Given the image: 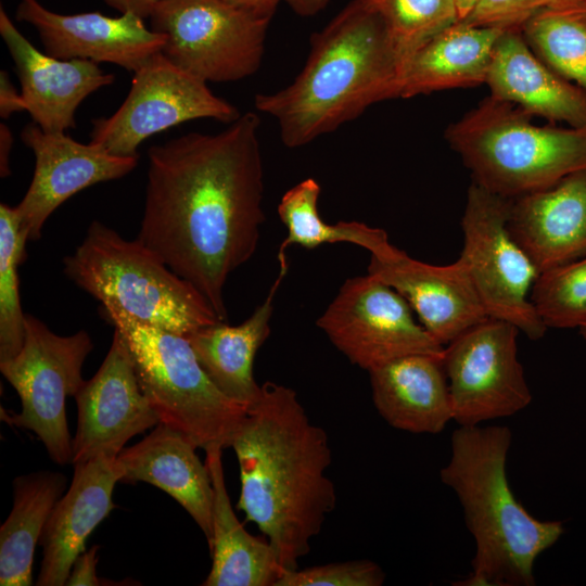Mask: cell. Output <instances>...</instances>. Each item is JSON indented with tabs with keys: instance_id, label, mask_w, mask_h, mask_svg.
Listing matches in <instances>:
<instances>
[{
	"instance_id": "obj_34",
	"label": "cell",
	"mask_w": 586,
	"mask_h": 586,
	"mask_svg": "<svg viewBox=\"0 0 586 586\" xmlns=\"http://www.w3.org/2000/svg\"><path fill=\"white\" fill-rule=\"evenodd\" d=\"M579 8H586V0H479L462 21L474 26L521 30L539 12Z\"/></svg>"
},
{
	"instance_id": "obj_16",
	"label": "cell",
	"mask_w": 586,
	"mask_h": 586,
	"mask_svg": "<svg viewBox=\"0 0 586 586\" xmlns=\"http://www.w3.org/2000/svg\"><path fill=\"white\" fill-rule=\"evenodd\" d=\"M15 17L36 29L44 52L54 58L111 63L132 73L161 52L166 40L132 13L116 17L100 12L61 14L38 0H20Z\"/></svg>"
},
{
	"instance_id": "obj_26",
	"label": "cell",
	"mask_w": 586,
	"mask_h": 586,
	"mask_svg": "<svg viewBox=\"0 0 586 586\" xmlns=\"http://www.w3.org/2000/svg\"><path fill=\"white\" fill-rule=\"evenodd\" d=\"M222 448L206 451L213 485L212 569L204 586H275L284 570L269 540L250 534L238 520L225 484Z\"/></svg>"
},
{
	"instance_id": "obj_41",
	"label": "cell",
	"mask_w": 586,
	"mask_h": 586,
	"mask_svg": "<svg viewBox=\"0 0 586 586\" xmlns=\"http://www.w3.org/2000/svg\"><path fill=\"white\" fill-rule=\"evenodd\" d=\"M479 0H455L459 21L464 20Z\"/></svg>"
},
{
	"instance_id": "obj_42",
	"label": "cell",
	"mask_w": 586,
	"mask_h": 586,
	"mask_svg": "<svg viewBox=\"0 0 586 586\" xmlns=\"http://www.w3.org/2000/svg\"><path fill=\"white\" fill-rule=\"evenodd\" d=\"M578 329L584 339H586V322L582 324Z\"/></svg>"
},
{
	"instance_id": "obj_12",
	"label": "cell",
	"mask_w": 586,
	"mask_h": 586,
	"mask_svg": "<svg viewBox=\"0 0 586 586\" xmlns=\"http://www.w3.org/2000/svg\"><path fill=\"white\" fill-rule=\"evenodd\" d=\"M512 323L487 318L444 346L443 365L459 426L511 417L532 402Z\"/></svg>"
},
{
	"instance_id": "obj_38",
	"label": "cell",
	"mask_w": 586,
	"mask_h": 586,
	"mask_svg": "<svg viewBox=\"0 0 586 586\" xmlns=\"http://www.w3.org/2000/svg\"><path fill=\"white\" fill-rule=\"evenodd\" d=\"M257 16L271 20L280 0H224Z\"/></svg>"
},
{
	"instance_id": "obj_35",
	"label": "cell",
	"mask_w": 586,
	"mask_h": 586,
	"mask_svg": "<svg viewBox=\"0 0 586 586\" xmlns=\"http://www.w3.org/2000/svg\"><path fill=\"white\" fill-rule=\"evenodd\" d=\"M100 546L94 545L89 550L81 552L73 563L67 586H100L105 585L97 576L95 566Z\"/></svg>"
},
{
	"instance_id": "obj_2",
	"label": "cell",
	"mask_w": 586,
	"mask_h": 586,
	"mask_svg": "<svg viewBox=\"0 0 586 586\" xmlns=\"http://www.w3.org/2000/svg\"><path fill=\"white\" fill-rule=\"evenodd\" d=\"M231 447L241 481L237 509L269 540L284 571L298 569L336 506L326 473L332 460L327 432L310 421L294 390L266 382Z\"/></svg>"
},
{
	"instance_id": "obj_37",
	"label": "cell",
	"mask_w": 586,
	"mask_h": 586,
	"mask_svg": "<svg viewBox=\"0 0 586 586\" xmlns=\"http://www.w3.org/2000/svg\"><path fill=\"white\" fill-rule=\"evenodd\" d=\"M106 5L120 14L132 13L142 18L150 17L161 0H103Z\"/></svg>"
},
{
	"instance_id": "obj_13",
	"label": "cell",
	"mask_w": 586,
	"mask_h": 586,
	"mask_svg": "<svg viewBox=\"0 0 586 586\" xmlns=\"http://www.w3.org/2000/svg\"><path fill=\"white\" fill-rule=\"evenodd\" d=\"M317 326L353 365L367 371L403 356L444 351L413 318L404 296L369 273L347 279Z\"/></svg>"
},
{
	"instance_id": "obj_29",
	"label": "cell",
	"mask_w": 586,
	"mask_h": 586,
	"mask_svg": "<svg viewBox=\"0 0 586 586\" xmlns=\"http://www.w3.org/2000/svg\"><path fill=\"white\" fill-rule=\"evenodd\" d=\"M521 33L544 63L586 93V8L539 12Z\"/></svg>"
},
{
	"instance_id": "obj_5",
	"label": "cell",
	"mask_w": 586,
	"mask_h": 586,
	"mask_svg": "<svg viewBox=\"0 0 586 586\" xmlns=\"http://www.w3.org/2000/svg\"><path fill=\"white\" fill-rule=\"evenodd\" d=\"M517 105L488 97L445 137L473 182L513 199L586 169V127L538 126Z\"/></svg>"
},
{
	"instance_id": "obj_1",
	"label": "cell",
	"mask_w": 586,
	"mask_h": 586,
	"mask_svg": "<svg viewBox=\"0 0 586 586\" xmlns=\"http://www.w3.org/2000/svg\"><path fill=\"white\" fill-rule=\"evenodd\" d=\"M254 112L217 133L189 132L148 151L138 240L191 282L227 320L229 275L256 252L264 170Z\"/></svg>"
},
{
	"instance_id": "obj_19",
	"label": "cell",
	"mask_w": 586,
	"mask_h": 586,
	"mask_svg": "<svg viewBox=\"0 0 586 586\" xmlns=\"http://www.w3.org/2000/svg\"><path fill=\"white\" fill-rule=\"evenodd\" d=\"M507 226L539 273L586 255V169L510 199Z\"/></svg>"
},
{
	"instance_id": "obj_7",
	"label": "cell",
	"mask_w": 586,
	"mask_h": 586,
	"mask_svg": "<svg viewBox=\"0 0 586 586\" xmlns=\"http://www.w3.org/2000/svg\"><path fill=\"white\" fill-rule=\"evenodd\" d=\"M102 310L124 337L140 387L160 422L181 432L205 451L231 447L247 408L215 386L189 340L141 324L118 309Z\"/></svg>"
},
{
	"instance_id": "obj_15",
	"label": "cell",
	"mask_w": 586,
	"mask_h": 586,
	"mask_svg": "<svg viewBox=\"0 0 586 586\" xmlns=\"http://www.w3.org/2000/svg\"><path fill=\"white\" fill-rule=\"evenodd\" d=\"M20 137L35 155L31 182L16 205L28 241L40 239L46 220L63 202L95 183L126 176L139 160L112 154L91 141L81 143L65 132L43 131L34 122Z\"/></svg>"
},
{
	"instance_id": "obj_14",
	"label": "cell",
	"mask_w": 586,
	"mask_h": 586,
	"mask_svg": "<svg viewBox=\"0 0 586 586\" xmlns=\"http://www.w3.org/2000/svg\"><path fill=\"white\" fill-rule=\"evenodd\" d=\"M74 397L78 423L73 464L98 456L116 458L131 437L160 423L140 387L131 353L116 329L99 370Z\"/></svg>"
},
{
	"instance_id": "obj_10",
	"label": "cell",
	"mask_w": 586,
	"mask_h": 586,
	"mask_svg": "<svg viewBox=\"0 0 586 586\" xmlns=\"http://www.w3.org/2000/svg\"><path fill=\"white\" fill-rule=\"evenodd\" d=\"M510 199L472 182L461 220L464 265L489 318L514 324L531 340L547 331L528 294L539 272L509 232Z\"/></svg>"
},
{
	"instance_id": "obj_17",
	"label": "cell",
	"mask_w": 586,
	"mask_h": 586,
	"mask_svg": "<svg viewBox=\"0 0 586 586\" xmlns=\"http://www.w3.org/2000/svg\"><path fill=\"white\" fill-rule=\"evenodd\" d=\"M0 35L15 64L25 107L47 132L76 127V111L91 93L112 85L114 75L88 60H61L39 51L0 8Z\"/></svg>"
},
{
	"instance_id": "obj_36",
	"label": "cell",
	"mask_w": 586,
	"mask_h": 586,
	"mask_svg": "<svg viewBox=\"0 0 586 586\" xmlns=\"http://www.w3.org/2000/svg\"><path fill=\"white\" fill-rule=\"evenodd\" d=\"M26 111L21 91L11 82L8 72L0 73V116L8 119L13 113Z\"/></svg>"
},
{
	"instance_id": "obj_25",
	"label": "cell",
	"mask_w": 586,
	"mask_h": 586,
	"mask_svg": "<svg viewBox=\"0 0 586 586\" xmlns=\"http://www.w3.org/2000/svg\"><path fill=\"white\" fill-rule=\"evenodd\" d=\"M504 30L457 21L437 33L408 60L399 98L485 84L495 44Z\"/></svg>"
},
{
	"instance_id": "obj_18",
	"label": "cell",
	"mask_w": 586,
	"mask_h": 586,
	"mask_svg": "<svg viewBox=\"0 0 586 586\" xmlns=\"http://www.w3.org/2000/svg\"><path fill=\"white\" fill-rule=\"evenodd\" d=\"M368 273L402 294L419 322L442 346L489 318L459 259L437 266L398 250L386 259L371 256Z\"/></svg>"
},
{
	"instance_id": "obj_8",
	"label": "cell",
	"mask_w": 586,
	"mask_h": 586,
	"mask_svg": "<svg viewBox=\"0 0 586 586\" xmlns=\"http://www.w3.org/2000/svg\"><path fill=\"white\" fill-rule=\"evenodd\" d=\"M92 348V340L85 330L68 336L58 335L33 315H26L22 349L0 362L1 373L22 404L20 413L1 409V419L33 431L52 461L59 464L72 462L66 398L75 396L84 384L81 370Z\"/></svg>"
},
{
	"instance_id": "obj_40",
	"label": "cell",
	"mask_w": 586,
	"mask_h": 586,
	"mask_svg": "<svg viewBox=\"0 0 586 586\" xmlns=\"http://www.w3.org/2000/svg\"><path fill=\"white\" fill-rule=\"evenodd\" d=\"M284 1L295 13L311 16L319 13L330 0H280Z\"/></svg>"
},
{
	"instance_id": "obj_3",
	"label": "cell",
	"mask_w": 586,
	"mask_h": 586,
	"mask_svg": "<svg viewBox=\"0 0 586 586\" xmlns=\"http://www.w3.org/2000/svg\"><path fill=\"white\" fill-rule=\"evenodd\" d=\"M403 64L382 18L351 1L310 39L305 66L285 88L255 97L273 117L288 148H300L358 117L370 105L399 98Z\"/></svg>"
},
{
	"instance_id": "obj_32",
	"label": "cell",
	"mask_w": 586,
	"mask_h": 586,
	"mask_svg": "<svg viewBox=\"0 0 586 586\" xmlns=\"http://www.w3.org/2000/svg\"><path fill=\"white\" fill-rule=\"evenodd\" d=\"M531 302L546 328L586 322V255L538 275Z\"/></svg>"
},
{
	"instance_id": "obj_9",
	"label": "cell",
	"mask_w": 586,
	"mask_h": 586,
	"mask_svg": "<svg viewBox=\"0 0 586 586\" xmlns=\"http://www.w3.org/2000/svg\"><path fill=\"white\" fill-rule=\"evenodd\" d=\"M149 18L165 35L162 53L206 82L256 73L270 22L224 0H161Z\"/></svg>"
},
{
	"instance_id": "obj_11",
	"label": "cell",
	"mask_w": 586,
	"mask_h": 586,
	"mask_svg": "<svg viewBox=\"0 0 586 586\" xmlns=\"http://www.w3.org/2000/svg\"><path fill=\"white\" fill-rule=\"evenodd\" d=\"M239 110L215 95L207 82L173 63L161 52L133 73L120 106L92 120L90 141L119 156H139L148 138L184 122L211 118L231 124Z\"/></svg>"
},
{
	"instance_id": "obj_30",
	"label": "cell",
	"mask_w": 586,
	"mask_h": 586,
	"mask_svg": "<svg viewBox=\"0 0 586 586\" xmlns=\"http://www.w3.org/2000/svg\"><path fill=\"white\" fill-rule=\"evenodd\" d=\"M28 234L16 206L0 205V362L16 356L25 341L17 267L26 257Z\"/></svg>"
},
{
	"instance_id": "obj_21",
	"label": "cell",
	"mask_w": 586,
	"mask_h": 586,
	"mask_svg": "<svg viewBox=\"0 0 586 586\" xmlns=\"http://www.w3.org/2000/svg\"><path fill=\"white\" fill-rule=\"evenodd\" d=\"M195 444L181 432L158 423L139 443L117 455L123 483L146 482L171 496L191 515L208 544L213 537V485Z\"/></svg>"
},
{
	"instance_id": "obj_20",
	"label": "cell",
	"mask_w": 586,
	"mask_h": 586,
	"mask_svg": "<svg viewBox=\"0 0 586 586\" xmlns=\"http://www.w3.org/2000/svg\"><path fill=\"white\" fill-rule=\"evenodd\" d=\"M120 477L114 457L98 456L74 463L71 486L52 509L39 539L43 558L38 586L66 584L87 538L116 508L112 495Z\"/></svg>"
},
{
	"instance_id": "obj_39",
	"label": "cell",
	"mask_w": 586,
	"mask_h": 586,
	"mask_svg": "<svg viewBox=\"0 0 586 586\" xmlns=\"http://www.w3.org/2000/svg\"><path fill=\"white\" fill-rule=\"evenodd\" d=\"M13 135L7 124H0V176L7 178L11 175L10 154L13 148Z\"/></svg>"
},
{
	"instance_id": "obj_24",
	"label": "cell",
	"mask_w": 586,
	"mask_h": 586,
	"mask_svg": "<svg viewBox=\"0 0 586 586\" xmlns=\"http://www.w3.org/2000/svg\"><path fill=\"white\" fill-rule=\"evenodd\" d=\"M288 266H280L279 275L267 297L239 326L225 321L200 328L186 337L196 359L215 386L231 400L249 408L260 395L253 375V365L259 347L270 334L273 297L286 275Z\"/></svg>"
},
{
	"instance_id": "obj_27",
	"label": "cell",
	"mask_w": 586,
	"mask_h": 586,
	"mask_svg": "<svg viewBox=\"0 0 586 586\" xmlns=\"http://www.w3.org/2000/svg\"><path fill=\"white\" fill-rule=\"evenodd\" d=\"M67 479L60 472L37 471L13 480V508L0 527V585L33 584L34 552Z\"/></svg>"
},
{
	"instance_id": "obj_6",
	"label": "cell",
	"mask_w": 586,
	"mask_h": 586,
	"mask_svg": "<svg viewBox=\"0 0 586 586\" xmlns=\"http://www.w3.org/2000/svg\"><path fill=\"white\" fill-rule=\"evenodd\" d=\"M80 289L135 321L189 335L222 321L206 297L138 239L129 241L92 221L82 243L63 259Z\"/></svg>"
},
{
	"instance_id": "obj_28",
	"label": "cell",
	"mask_w": 586,
	"mask_h": 586,
	"mask_svg": "<svg viewBox=\"0 0 586 586\" xmlns=\"http://www.w3.org/2000/svg\"><path fill=\"white\" fill-rule=\"evenodd\" d=\"M320 190L315 179L307 178L282 195L278 214L288 234L278 251L280 266H288L285 251L294 244L311 250L326 243H351L366 249L379 259L390 258L397 253L399 249L391 244L383 229L359 221L333 225L323 221L318 211Z\"/></svg>"
},
{
	"instance_id": "obj_4",
	"label": "cell",
	"mask_w": 586,
	"mask_h": 586,
	"mask_svg": "<svg viewBox=\"0 0 586 586\" xmlns=\"http://www.w3.org/2000/svg\"><path fill=\"white\" fill-rule=\"evenodd\" d=\"M512 433L502 425L459 426L441 481L454 491L475 544L471 574L457 586H533L537 558L564 533L561 521L533 517L507 476Z\"/></svg>"
},
{
	"instance_id": "obj_31",
	"label": "cell",
	"mask_w": 586,
	"mask_h": 586,
	"mask_svg": "<svg viewBox=\"0 0 586 586\" xmlns=\"http://www.w3.org/2000/svg\"><path fill=\"white\" fill-rule=\"evenodd\" d=\"M362 1L382 18L402 61L403 72L419 47L459 21L455 0Z\"/></svg>"
},
{
	"instance_id": "obj_33",
	"label": "cell",
	"mask_w": 586,
	"mask_h": 586,
	"mask_svg": "<svg viewBox=\"0 0 586 586\" xmlns=\"http://www.w3.org/2000/svg\"><path fill=\"white\" fill-rule=\"evenodd\" d=\"M384 579L379 564L361 559L284 571L275 586H381Z\"/></svg>"
},
{
	"instance_id": "obj_23",
	"label": "cell",
	"mask_w": 586,
	"mask_h": 586,
	"mask_svg": "<svg viewBox=\"0 0 586 586\" xmlns=\"http://www.w3.org/2000/svg\"><path fill=\"white\" fill-rule=\"evenodd\" d=\"M368 373L374 407L391 426L437 434L453 420L443 353L403 356Z\"/></svg>"
},
{
	"instance_id": "obj_22",
	"label": "cell",
	"mask_w": 586,
	"mask_h": 586,
	"mask_svg": "<svg viewBox=\"0 0 586 586\" xmlns=\"http://www.w3.org/2000/svg\"><path fill=\"white\" fill-rule=\"evenodd\" d=\"M485 84L491 97L530 115L586 127V93L544 63L520 29H506L498 38Z\"/></svg>"
}]
</instances>
